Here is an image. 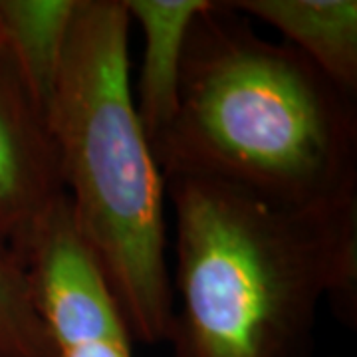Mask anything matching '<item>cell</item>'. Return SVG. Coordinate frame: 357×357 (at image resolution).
Returning <instances> with one entry per match:
<instances>
[{"mask_svg": "<svg viewBox=\"0 0 357 357\" xmlns=\"http://www.w3.org/2000/svg\"><path fill=\"white\" fill-rule=\"evenodd\" d=\"M175 208L173 357H307L319 304L357 324V197L286 206L213 178L165 181Z\"/></svg>", "mask_w": 357, "mask_h": 357, "instance_id": "obj_1", "label": "cell"}, {"mask_svg": "<svg viewBox=\"0 0 357 357\" xmlns=\"http://www.w3.org/2000/svg\"><path fill=\"white\" fill-rule=\"evenodd\" d=\"M163 178H213L286 206L357 197V103L286 42L213 2L192 22Z\"/></svg>", "mask_w": 357, "mask_h": 357, "instance_id": "obj_2", "label": "cell"}, {"mask_svg": "<svg viewBox=\"0 0 357 357\" xmlns=\"http://www.w3.org/2000/svg\"><path fill=\"white\" fill-rule=\"evenodd\" d=\"M123 0H77L46 114L77 230L109 282L133 342L169 344L165 178L129 84Z\"/></svg>", "mask_w": 357, "mask_h": 357, "instance_id": "obj_3", "label": "cell"}, {"mask_svg": "<svg viewBox=\"0 0 357 357\" xmlns=\"http://www.w3.org/2000/svg\"><path fill=\"white\" fill-rule=\"evenodd\" d=\"M20 262L56 357L96 345H133L114 290L77 230L68 195L40 218Z\"/></svg>", "mask_w": 357, "mask_h": 357, "instance_id": "obj_4", "label": "cell"}, {"mask_svg": "<svg viewBox=\"0 0 357 357\" xmlns=\"http://www.w3.org/2000/svg\"><path fill=\"white\" fill-rule=\"evenodd\" d=\"M64 195L46 117L0 54V246L20 262L34 227Z\"/></svg>", "mask_w": 357, "mask_h": 357, "instance_id": "obj_5", "label": "cell"}, {"mask_svg": "<svg viewBox=\"0 0 357 357\" xmlns=\"http://www.w3.org/2000/svg\"><path fill=\"white\" fill-rule=\"evenodd\" d=\"M131 22L143 34L137 91L133 93L141 128L153 143L177 112L185 46L192 22L211 0H123Z\"/></svg>", "mask_w": 357, "mask_h": 357, "instance_id": "obj_6", "label": "cell"}, {"mask_svg": "<svg viewBox=\"0 0 357 357\" xmlns=\"http://www.w3.org/2000/svg\"><path fill=\"white\" fill-rule=\"evenodd\" d=\"M227 6L278 30L324 76L357 96L356 0H234Z\"/></svg>", "mask_w": 357, "mask_h": 357, "instance_id": "obj_7", "label": "cell"}, {"mask_svg": "<svg viewBox=\"0 0 357 357\" xmlns=\"http://www.w3.org/2000/svg\"><path fill=\"white\" fill-rule=\"evenodd\" d=\"M77 0H0V54L48 114Z\"/></svg>", "mask_w": 357, "mask_h": 357, "instance_id": "obj_8", "label": "cell"}, {"mask_svg": "<svg viewBox=\"0 0 357 357\" xmlns=\"http://www.w3.org/2000/svg\"><path fill=\"white\" fill-rule=\"evenodd\" d=\"M0 357H56L32 304L24 266L0 246Z\"/></svg>", "mask_w": 357, "mask_h": 357, "instance_id": "obj_9", "label": "cell"}, {"mask_svg": "<svg viewBox=\"0 0 357 357\" xmlns=\"http://www.w3.org/2000/svg\"><path fill=\"white\" fill-rule=\"evenodd\" d=\"M64 357H135L131 344H105L96 345L89 349H82L76 354H68Z\"/></svg>", "mask_w": 357, "mask_h": 357, "instance_id": "obj_10", "label": "cell"}]
</instances>
